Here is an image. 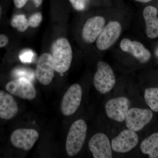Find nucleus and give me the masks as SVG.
<instances>
[{
	"instance_id": "obj_7",
	"label": "nucleus",
	"mask_w": 158,
	"mask_h": 158,
	"mask_svg": "<svg viewBox=\"0 0 158 158\" xmlns=\"http://www.w3.org/2000/svg\"><path fill=\"white\" fill-rule=\"evenodd\" d=\"M139 138L136 132L127 129L112 139L111 146L114 152L125 153L135 148L138 144Z\"/></svg>"
},
{
	"instance_id": "obj_23",
	"label": "nucleus",
	"mask_w": 158,
	"mask_h": 158,
	"mask_svg": "<svg viewBox=\"0 0 158 158\" xmlns=\"http://www.w3.org/2000/svg\"><path fill=\"white\" fill-rule=\"evenodd\" d=\"M73 7L77 11H84L87 8L89 0H69Z\"/></svg>"
},
{
	"instance_id": "obj_14",
	"label": "nucleus",
	"mask_w": 158,
	"mask_h": 158,
	"mask_svg": "<svg viewBox=\"0 0 158 158\" xmlns=\"http://www.w3.org/2000/svg\"><path fill=\"white\" fill-rule=\"evenodd\" d=\"M120 47L123 52L130 53L141 63H147L151 58L149 51L138 41L124 38L120 42Z\"/></svg>"
},
{
	"instance_id": "obj_24",
	"label": "nucleus",
	"mask_w": 158,
	"mask_h": 158,
	"mask_svg": "<svg viewBox=\"0 0 158 158\" xmlns=\"http://www.w3.org/2000/svg\"><path fill=\"white\" fill-rule=\"evenodd\" d=\"M29 0H14V3L16 8L20 9L23 7ZM35 3L36 7H38L42 2V0H31Z\"/></svg>"
},
{
	"instance_id": "obj_4",
	"label": "nucleus",
	"mask_w": 158,
	"mask_h": 158,
	"mask_svg": "<svg viewBox=\"0 0 158 158\" xmlns=\"http://www.w3.org/2000/svg\"><path fill=\"white\" fill-rule=\"evenodd\" d=\"M131 104V101L127 97L114 98L106 103L105 112L110 119L117 122H123L125 120Z\"/></svg>"
},
{
	"instance_id": "obj_15",
	"label": "nucleus",
	"mask_w": 158,
	"mask_h": 158,
	"mask_svg": "<svg viewBox=\"0 0 158 158\" xmlns=\"http://www.w3.org/2000/svg\"><path fill=\"white\" fill-rule=\"evenodd\" d=\"M19 108L17 103L11 94L0 90V117L9 119L17 115Z\"/></svg>"
},
{
	"instance_id": "obj_22",
	"label": "nucleus",
	"mask_w": 158,
	"mask_h": 158,
	"mask_svg": "<svg viewBox=\"0 0 158 158\" xmlns=\"http://www.w3.org/2000/svg\"><path fill=\"white\" fill-rule=\"evenodd\" d=\"M42 19V16L41 13L39 12L34 13L28 19L29 27L33 28L37 27L40 24Z\"/></svg>"
},
{
	"instance_id": "obj_17",
	"label": "nucleus",
	"mask_w": 158,
	"mask_h": 158,
	"mask_svg": "<svg viewBox=\"0 0 158 158\" xmlns=\"http://www.w3.org/2000/svg\"><path fill=\"white\" fill-rule=\"evenodd\" d=\"M140 149L150 158H158V132L153 133L141 142Z\"/></svg>"
},
{
	"instance_id": "obj_5",
	"label": "nucleus",
	"mask_w": 158,
	"mask_h": 158,
	"mask_svg": "<svg viewBox=\"0 0 158 158\" xmlns=\"http://www.w3.org/2000/svg\"><path fill=\"white\" fill-rule=\"evenodd\" d=\"M152 117L151 110L133 107L130 108L125 121L128 129L138 132L148 124Z\"/></svg>"
},
{
	"instance_id": "obj_19",
	"label": "nucleus",
	"mask_w": 158,
	"mask_h": 158,
	"mask_svg": "<svg viewBox=\"0 0 158 158\" xmlns=\"http://www.w3.org/2000/svg\"><path fill=\"white\" fill-rule=\"evenodd\" d=\"M11 25L19 32H24L29 27L28 20L24 15H15L11 21Z\"/></svg>"
},
{
	"instance_id": "obj_6",
	"label": "nucleus",
	"mask_w": 158,
	"mask_h": 158,
	"mask_svg": "<svg viewBox=\"0 0 158 158\" xmlns=\"http://www.w3.org/2000/svg\"><path fill=\"white\" fill-rule=\"evenodd\" d=\"M82 97L81 86L77 84L71 85L62 98L61 104L62 114L65 116L74 114L81 105Z\"/></svg>"
},
{
	"instance_id": "obj_27",
	"label": "nucleus",
	"mask_w": 158,
	"mask_h": 158,
	"mask_svg": "<svg viewBox=\"0 0 158 158\" xmlns=\"http://www.w3.org/2000/svg\"><path fill=\"white\" fill-rule=\"evenodd\" d=\"M2 9L1 6H0V19H1V16H2Z\"/></svg>"
},
{
	"instance_id": "obj_18",
	"label": "nucleus",
	"mask_w": 158,
	"mask_h": 158,
	"mask_svg": "<svg viewBox=\"0 0 158 158\" xmlns=\"http://www.w3.org/2000/svg\"><path fill=\"white\" fill-rule=\"evenodd\" d=\"M144 99L152 111L158 112V87L145 89Z\"/></svg>"
},
{
	"instance_id": "obj_26",
	"label": "nucleus",
	"mask_w": 158,
	"mask_h": 158,
	"mask_svg": "<svg viewBox=\"0 0 158 158\" xmlns=\"http://www.w3.org/2000/svg\"><path fill=\"white\" fill-rule=\"evenodd\" d=\"M135 1L141 3H147L152 1V0H135Z\"/></svg>"
},
{
	"instance_id": "obj_2",
	"label": "nucleus",
	"mask_w": 158,
	"mask_h": 158,
	"mask_svg": "<svg viewBox=\"0 0 158 158\" xmlns=\"http://www.w3.org/2000/svg\"><path fill=\"white\" fill-rule=\"evenodd\" d=\"M86 122L80 119L75 121L70 127L66 138L65 148L68 156H73L81 150L87 136Z\"/></svg>"
},
{
	"instance_id": "obj_25",
	"label": "nucleus",
	"mask_w": 158,
	"mask_h": 158,
	"mask_svg": "<svg viewBox=\"0 0 158 158\" xmlns=\"http://www.w3.org/2000/svg\"><path fill=\"white\" fill-rule=\"evenodd\" d=\"M9 42V39L6 35L0 34V48L6 46Z\"/></svg>"
},
{
	"instance_id": "obj_3",
	"label": "nucleus",
	"mask_w": 158,
	"mask_h": 158,
	"mask_svg": "<svg viewBox=\"0 0 158 158\" xmlns=\"http://www.w3.org/2000/svg\"><path fill=\"white\" fill-rule=\"evenodd\" d=\"M116 82L115 75L110 65L103 61H99L93 80L96 90L102 94H106L113 90Z\"/></svg>"
},
{
	"instance_id": "obj_16",
	"label": "nucleus",
	"mask_w": 158,
	"mask_h": 158,
	"mask_svg": "<svg viewBox=\"0 0 158 158\" xmlns=\"http://www.w3.org/2000/svg\"><path fill=\"white\" fill-rule=\"evenodd\" d=\"M157 9L152 6H148L143 11L146 32L148 37L151 39L158 37V18Z\"/></svg>"
},
{
	"instance_id": "obj_10",
	"label": "nucleus",
	"mask_w": 158,
	"mask_h": 158,
	"mask_svg": "<svg viewBox=\"0 0 158 158\" xmlns=\"http://www.w3.org/2000/svg\"><path fill=\"white\" fill-rule=\"evenodd\" d=\"M6 90L10 94L24 99H34L36 96V91L31 81L21 78L9 82L6 85Z\"/></svg>"
},
{
	"instance_id": "obj_1",
	"label": "nucleus",
	"mask_w": 158,
	"mask_h": 158,
	"mask_svg": "<svg viewBox=\"0 0 158 158\" xmlns=\"http://www.w3.org/2000/svg\"><path fill=\"white\" fill-rule=\"evenodd\" d=\"M52 52L55 71L61 74L67 71L73 59L72 49L68 40L63 37L57 39L52 45Z\"/></svg>"
},
{
	"instance_id": "obj_12",
	"label": "nucleus",
	"mask_w": 158,
	"mask_h": 158,
	"mask_svg": "<svg viewBox=\"0 0 158 158\" xmlns=\"http://www.w3.org/2000/svg\"><path fill=\"white\" fill-rule=\"evenodd\" d=\"M55 65L52 56L46 53L42 54L38 60L35 74L40 83L44 85H48L54 77Z\"/></svg>"
},
{
	"instance_id": "obj_20",
	"label": "nucleus",
	"mask_w": 158,
	"mask_h": 158,
	"mask_svg": "<svg viewBox=\"0 0 158 158\" xmlns=\"http://www.w3.org/2000/svg\"><path fill=\"white\" fill-rule=\"evenodd\" d=\"M13 75L17 79L24 78L31 82L34 81L36 76L34 71L30 69L26 68L16 69L13 71Z\"/></svg>"
},
{
	"instance_id": "obj_9",
	"label": "nucleus",
	"mask_w": 158,
	"mask_h": 158,
	"mask_svg": "<svg viewBox=\"0 0 158 158\" xmlns=\"http://www.w3.org/2000/svg\"><path fill=\"white\" fill-rule=\"evenodd\" d=\"M122 31V26L117 21H111L105 27L96 40L98 49L106 50L110 48L118 40Z\"/></svg>"
},
{
	"instance_id": "obj_13",
	"label": "nucleus",
	"mask_w": 158,
	"mask_h": 158,
	"mask_svg": "<svg viewBox=\"0 0 158 158\" xmlns=\"http://www.w3.org/2000/svg\"><path fill=\"white\" fill-rule=\"evenodd\" d=\"M106 20L102 16H94L85 23L82 31V37L85 42L93 43L104 28Z\"/></svg>"
},
{
	"instance_id": "obj_8",
	"label": "nucleus",
	"mask_w": 158,
	"mask_h": 158,
	"mask_svg": "<svg viewBox=\"0 0 158 158\" xmlns=\"http://www.w3.org/2000/svg\"><path fill=\"white\" fill-rule=\"evenodd\" d=\"M88 147L94 158H113V149L108 136L99 132L94 135L88 143Z\"/></svg>"
},
{
	"instance_id": "obj_21",
	"label": "nucleus",
	"mask_w": 158,
	"mask_h": 158,
	"mask_svg": "<svg viewBox=\"0 0 158 158\" xmlns=\"http://www.w3.org/2000/svg\"><path fill=\"white\" fill-rule=\"evenodd\" d=\"M34 53L33 51L29 49H24L21 52L19 58L23 63H31L34 58Z\"/></svg>"
},
{
	"instance_id": "obj_28",
	"label": "nucleus",
	"mask_w": 158,
	"mask_h": 158,
	"mask_svg": "<svg viewBox=\"0 0 158 158\" xmlns=\"http://www.w3.org/2000/svg\"><path fill=\"white\" fill-rule=\"evenodd\" d=\"M156 55L157 56L158 58V48L156 50Z\"/></svg>"
},
{
	"instance_id": "obj_11",
	"label": "nucleus",
	"mask_w": 158,
	"mask_h": 158,
	"mask_svg": "<svg viewBox=\"0 0 158 158\" xmlns=\"http://www.w3.org/2000/svg\"><path fill=\"white\" fill-rule=\"evenodd\" d=\"M39 137V134L32 129H18L11 134V141L13 146L24 151L30 150Z\"/></svg>"
}]
</instances>
